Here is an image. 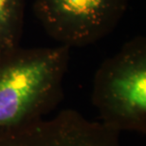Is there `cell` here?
<instances>
[{
    "instance_id": "4",
    "label": "cell",
    "mask_w": 146,
    "mask_h": 146,
    "mask_svg": "<svg viewBox=\"0 0 146 146\" xmlns=\"http://www.w3.org/2000/svg\"><path fill=\"white\" fill-rule=\"evenodd\" d=\"M0 146H121L119 133L73 109L0 129Z\"/></svg>"
},
{
    "instance_id": "3",
    "label": "cell",
    "mask_w": 146,
    "mask_h": 146,
    "mask_svg": "<svg viewBox=\"0 0 146 146\" xmlns=\"http://www.w3.org/2000/svg\"><path fill=\"white\" fill-rule=\"evenodd\" d=\"M130 0H34L33 10L46 34L60 45L86 46L106 37Z\"/></svg>"
},
{
    "instance_id": "2",
    "label": "cell",
    "mask_w": 146,
    "mask_h": 146,
    "mask_svg": "<svg viewBox=\"0 0 146 146\" xmlns=\"http://www.w3.org/2000/svg\"><path fill=\"white\" fill-rule=\"evenodd\" d=\"M91 101L102 124L118 133L146 132V38L136 36L95 73Z\"/></svg>"
},
{
    "instance_id": "5",
    "label": "cell",
    "mask_w": 146,
    "mask_h": 146,
    "mask_svg": "<svg viewBox=\"0 0 146 146\" xmlns=\"http://www.w3.org/2000/svg\"><path fill=\"white\" fill-rule=\"evenodd\" d=\"M25 17V0H0V56L19 48Z\"/></svg>"
},
{
    "instance_id": "1",
    "label": "cell",
    "mask_w": 146,
    "mask_h": 146,
    "mask_svg": "<svg viewBox=\"0 0 146 146\" xmlns=\"http://www.w3.org/2000/svg\"><path fill=\"white\" fill-rule=\"evenodd\" d=\"M70 48H23L0 56V129L46 118L62 101Z\"/></svg>"
}]
</instances>
